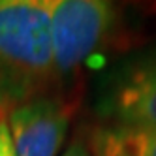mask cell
I'll list each match as a JSON object with an SVG mask.
<instances>
[{"label":"cell","instance_id":"obj_3","mask_svg":"<svg viewBox=\"0 0 156 156\" xmlns=\"http://www.w3.org/2000/svg\"><path fill=\"white\" fill-rule=\"evenodd\" d=\"M90 104L102 126L156 130V40L111 60L92 83Z\"/></svg>","mask_w":156,"mask_h":156},{"label":"cell","instance_id":"obj_5","mask_svg":"<svg viewBox=\"0 0 156 156\" xmlns=\"http://www.w3.org/2000/svg\"><path fill=\"white\" fill-rule=\"evenodd\" d=\"M88 149L92 156H156V130L98 126Z\"/></svg>","mask_w":156,"mask_h":156},{"label":"cell","instance_id":"obj_4","mask_svg":"<svg viewBox=\"0 0 156 156\" xmlns=\"http://www.w3.org/2000/svg\"><path fill=\"white\" fill-rule=\"evenodd\" d=\"M73 104L64 94L47 92L23 102L8 113V126L17 156H58Z\"/></svg>","mask_w":156,"mask_h":156},{"label":"cell","instance_id":"obj_1","mask_svg":"<svg viewBox=\"0 0 156 156\" xmlns=\"http://www.w3.org/2000/svg\"><path fill=\"white\" fill-rule=\"evenodd\" d=\"M55 87L47 0H0V117Z\"/></svg>","mask_w":156,"mask_h":156},{"label":"cell","instance_id":"obj_7","mask_svg":"<svg viewBox=\"0 0 156 156\" xmlns=\"http://www.w3.org/2000/svg\"><path fill=\"white\" fill-rule=\"evenodd\" d=\"M62 156H92L90 149H88V145L83 143V141H73L68 149L64 151Z\"/></svg>","mask_w":156,"mask_h":156},{"label":"cell","instance_id":"obj_2","mask_svg":"<svg viewBox=\"0 0 156 156\" xmlns=\"http://www.w3.org/2000/svg\"><path fill=\"white\" fill-rule=\"evenodd\" d=\"M55 85L73 81L124 36V12L105 0H47Z\"/></svg>","mask_w":156,"mask_h":156},{"label":"cell","instance_id":"obj_6","mask_svg":"<svg viewBox=\"0 0 156 156\" xmlns=\"http://www.w3.org/2000/svg\"><path fill=\"white\" fill-rule=\"evenodd\" d=\"M0 156H17L13 149L12 133H9L8 119L4 117H0Z\"/></svg>","mask_w":156,"mask_h":156}]
</instances>
